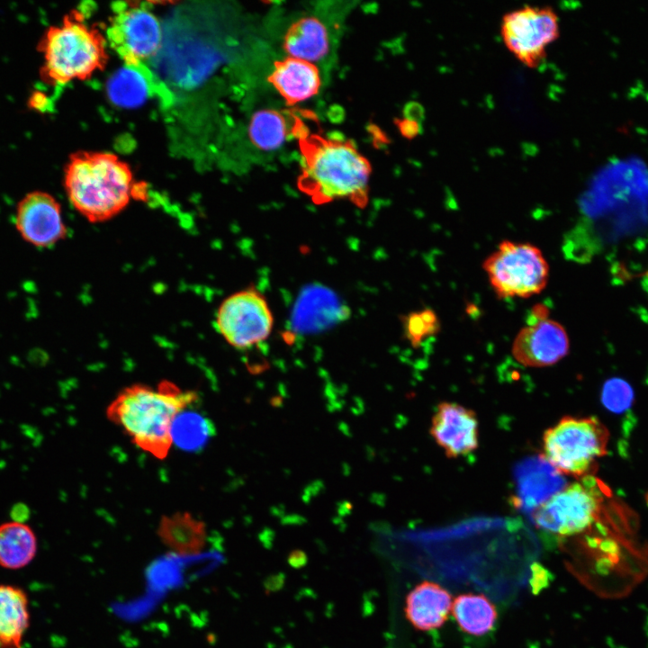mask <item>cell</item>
Listing matches in <instances>:
<instances>
[{
  "instance_id": "obj_10",
  "label": "cell",
  "mask_w": 648,
  "mask_h": 648,
  "mask_svg": "<svg viewBox=\"0 0 648 648\" xmlns=\"http://www.w3.org/2000/svg\"><path fill=\"white\" fill-rule=\"evenodd\" d=\"M112 47L125 64L140 65L160 48L162 29L158 18L141 4L117 10L108 32Z\"/></svg>"
},
{
  "instance_id": "obj_20",
  "label": "cell",
  "mask_w": 648,
  "mask_h": 648,
  "mask_svg": "<svg viewBox=\"0 0 648 648\" xmlns=\"http://www.w3.org/2000/svg\"><path fill=\"white\" fill-rule=\"evenodd\" d=\"M36 553L35 533L25 522L12 520L0 525V566L22 568L33 560Z\"/></svg>"
},
{
  "instance_id": "obj_22",
  "label": "cell",
  "mask_w": 648,
  "mask_h": 648,
  "mask_svg": "<svg viewBox=\"0 0 648 648\" xmlns=\"http://www.w3.org/2000/svg\"><path fill=\"white\" fill-rule=\"evenodd\" d=\"M549 465L547 462L535 460L525 464L526 469L519 473V497L526 507H538L565 487L561 474Z\"/></svg>"
},
{
  "instance_id": "obj_19",
  "label": "cell",
  "mask_w": 648,
  "mask_h": 648,
  "mask_svg": "<svg viewBox=\"0 0 648 648\" xmlns=\"http://www.w3.org/2000/svg\"><path fill=\"white\" fill-rule=\"evenodd\" d=\"M106 92L114 105L137 108L151 96V80L140 65L124 64L108 79Z\"/></svg>"
},
{
  "instance_id": "obj_9",
  "label": "cell",
  "mask_w": 648,
  "mask_h": 648,
  "mask_svg": "<svg viewBox=\"0 0 648 648\" xmlns=\"http://www.w3.org/2000/svg\"><path fill=\"white\" fill-rule=\"evenodd\" d=\"M216 328L222 338L237 349H249L271 334L274 317L266 297L255 288H247L228 296L216 313Z\"/></svg>"
},
{
  "instance_id": "obj_11",
  "label": "cell",
  "mask_w": 648,
  "mask_h": 648,
  "mask_svg": "<svg viewBox=\"0 0 648 648\" xmlns=\"http://www.w3.org/2000/svg\"><path fill=\"white\" fill-rule=\"evenodd\" d=\"M14 224L23 240L40 248L56 245L68 232L59 202L42 191L31 192L18 202Z\"/></svg>"
},
{
  "instance_id": "obj_14",
  "label": "cell",
  "mask_w": 648,
  "mask_h": 648,
  "mask_svg": "<svg viewBox=\"0 0 648 648\" xmlns=\"http://www.w3.org/2000/svg\"><path fill=\"white\" fill-rule=\"evenodd\" d=\"M451 608L448 591L437 583L424 580L407 594L404 615L415 629L428 631L442 626Z\"/></svg>"
},
{
  "instance_id": "obj_3",
  "label": "cell",
  "mask_w": 648,
  "mask_h": 648,
  "mask_svg": "<svg viewBox=\"0 0 648 648\" xmlns=\"http://www.w3.org/2000/svg\"><path fill=\"white\" fill-rule=\"evenodd\" d=\"M64 188L74 209L92 223L111 220L144 194L130 166L109 152L73 154L65 167Z\"/></svg>"
},
{
  "instance_id": "obj_26",
  "label": "cell",
  "mask_w": 648,
  "mask_h": 648,
  "mask_svg": "<svg viewBox=\"0 0 648 648\" xmlns=\"http://www.w3.org/2000/svg\"><path fill=\"white\" fill-rule=\"evenodd\" d=\"M633 400V389L625 380L611 378L604 383L601 401L608 410L622 413L631 407Z\"/></svg>"
},
{
  "instance_id": "obj_8",
  "label": "cell",
  "mask_w": 648,
  "mask_h": 648,
  "mask_svg": "<svg viewBox=\"0 0 648 648\" xmlns=\"http://www.w3.org/2000/svg\"><path fill=\"white\" fill-rule=\"evenodd\" d=\"M500 33L520 62L536 68L545 58L548 45L559 36V19L551 6L526 4L503 15Z\"/></svg>"
},
{
  "instance_id": "obj_27",
  "label": "cell",
  "mask_w": 648,
  "mask_h": 648,
  "mask_svg": "<svg viewBox=\"0 0 648 648\" xmlns=\"http://www.w3.org/2000/svg\"><path fill=\"white\" fill-rule=\"evenodd\" d=\"M49 99L42 92H34L29 98V106L34 110L44 112L48 108Z\"/></svg>"
},
{
  "instance_id": "obj_18",
  "label": "cell",
  "mask_w": 648,
  "mask_h": 648,
  "mask_svg": "<svg viewBox=\"0 0 648 648\" xmlns=\"http://www.w3.org/2000/svg\"><path fill=\"white\" fill-rule=\"evenodd\" d=\"M284 49L294 58L308 62L321 59L328 51V32L315 17H304L288 29L284 39Z\"/></svg>"
},
{
  "instance_id": "obj_24",
  "label": "cell",
  "mask_w": 648,
  "mask_h": 648,
  "mask_svg": "<svg viewBox=\"0 0 648 648\" xmlns=\"http://www.w3.org/2000/svg\"><path fill=\"white\" fill-rule=\"evenodd\" d=\"M284 117L274 110L256 112L250 121L248 135L252 143L263 150L279 148L288 136Z\"/></svg>"
},
{
  "instance_id": "obj_23",
  "label": "cell",
  "mask_w": 648,
  "mask_h": 648,
  "mask_svg": "<svg viewBox=\"0 0 648 648\" xmlns=\"http://www.w3.org/2000/svg\"><path fill=\"white\" fill-rule=\"evenodd\" d=\"M214 434V425L208 418L187 410L176 416L171 428L172 442L188 452L201 450Z\"/></svg>"
},
{
  "instance_id": "obj_6",
  "label": "cell",
  "mask_w": 648,
  "mask_h": 648,
  "mask_svg": "<svg viewBox=\"0 0 648 648\" xmlns=\"http://www.w3.org/2000/svg\"><path fill=\"white\" fill-rule=\"evenodd\" d=\"M482 267L500 298H528L540 293L548 282V263L529 243L502 241Z\"/></svg>"
},
{
  "instance_id": "obj_15",
  "label": "cell",
  "mask_w": 648,
  "mask_h": 648,
  "mask_svg": "<svg viewBox=\"0 0 648 648\" xmlns=\"http://www.w3.org/2000/svg\"><path fill=\"white\" fill-rule=\"evenodd\" d=\"M268 80L289 105L310 98L318 93L320 86V77L316 66L292 57L275 62Z\"/></svg>"
},
{
  "instance_id": "obj_21",
  "label": "cell",
  "mask_w": 648,
  "mask_h": 648,
  "mask_svg": "<svg viewBox=\"0 0 648 648\" xmlns=\"http://www.w3.org/2000/svg\"><path fill=\"white\" fill-rule=\"evenodd\" d=\"M451 612L459 627L472 635L489 633L497 619L495 606L482 594L457 596L452 603Z\"/></svg>"
},
{
  "instance_id": "obj_2",
  "label": "cell",
  "mask_w": 648,
  "mask_h": 648,
  "mask_svg": "<svg viewBox=\"0 0 648 648\" xmlns=\"http://www.w3.org/2000/svg\"><path fill=\"white\" fill-rule=\"evenodd\" d=\"M198 400L169 381L157 387L133 384L123 389L107 409L108 418L120 426L131 441L158 459L172 446L171 428L176 416Z\"/></svg>"
},
{
  "instance_id": "obj_7",
  "label": "cell",
  "mask_w": 648,
  "mask_h": 648,
  "mask_svg": "<svg viewBox=\"0 0 648 648\" xmlns=\"http://www.w3.org/2000/svg\"><path fill=\"white\" fill-rule=\"evenodd\" d=\"M604 496L592 476L579 479L553 494L533 512L535 525L549 533L571 536L588 529L598 518Z\"/></svg>"
},
{
  "instance_id": "obj_4",
  "label": "cell",
  "mask_w": 648,
  "mask_h": 648,
  "mask_svg": "<svg viewBox=\"0 0 648 648\" xmlns=\"http://www.w3.org/2000/svg\"><path fill=\"white\" fill-rule=\"evenodd\" d=\"M38 50L44 59L41 78L51 85L86 79L102 69L107 59L103 35L78 12L66 15L60 24L50 26Z\"/></svg>"
},
{
  "instance_id": "obj_12",
  "label": "cell",
  "mask_w": 648,
  "mask_h": 648,
  "mask_svg": "<svg viewBox=\"0 0 648 648\" xmlns=\"http://www.w3.org/2000/svg\"><path fill=\"white\" fill-rule=\"evenodd\" d=\"M569 347V338L563 326L545 319L522 328L513 341L511 352L525 366L544 367L562 359Z\"/></svg>"
},
{
  "instance_id": "obj_16",
  "label": "cell",
  "mask_w": 648,
  "mask_h": 648,
  "mask_svg": "<svg viewBox=\"0 0 648 648\" xmlns=\"http://www.w3.org/2000/svg\"><path fill=\"white\" fill-rule=\"evenodd\" d=\"M158 534L166 547L182 555L200 554L208 538L205 524L188 512L163 517Z\"/></svg>"
},
{
  "instance_id": "obj_28",
  "label": "cell",
  "mask_w": 648,
  "mask_h": 648,
  "mask_svg": "<svg viewBox=\"0 0 648 648\" xmlns=\"http://www.w3.org/2000/svg\"><path fill=\"white\" fill-rule=\"evenodd\" d=\"M549 309L544 304H536L531 310V312L527 318V323L537 322L545 319H548Z\"/></svg>"
},
{
  "instance_id": "obj_25",
  "label": "cell",
  "mask_w": 648,
  "mask_h": 648,
  "mask_svg": "<svg viewBox=\"0 0 648 648\" xmlns=\"http://www.w3.org/2000/svg\"><path fill=\"white\" fill-rule=\"evenodd\" d=\"M440 329V321L431 309L413 311L403 318V331L412 346H419Z\"/></svg>"
},
{
  "instance_id": "obj_5",
  "label": "cell",
  "mask_w": 648,
  "mask_h": 648,
  "mask_svg": "<svg viewBox=\"0 0 648 648\" xmlns=\"http://www.w3.org/2000/svg\"><path fill=\"white\" fill-rule=\"evenodd\" d=\"M608 436L597 418L563 417L544 433L541 456L559 474L581 479L593 475Z\"/></svg>"
},
{
  "instance_id": "obj_29",
  "label": "cell",
  "mask_w": 648,
  "mask_h": 648,
  "mask_svg": "<svg viewBox=\"0 0 648 648\" xmlns=\"http://www.w3.org/2000/svg\"><path fill=\"white\" fill-rule=\"evenodd\" d=\"M11 513L13 520L24 522L25 518L29 516V508L24 504H16L13 507Z\"/></svg>"
},
{
  "instance_id": "obj_13",
  "label": "cell",
  "mask_w": 648,
  "mask_h": 648,
  "mask_svg": "<svg viewBox=\"0 0 648 648\" xmlns=\"http://www.w3.org/2000/svg\"><path fill=\"white\" fill-rule=\"evenodd\" d=\"M479 423L473 410L455 402L437 405L430 434L449 458L464 456L477 449Z\"/></svg>"
},
{
  "instance_id": "obj_1",
  "label": "cell",
  "mask_w": 648,
  "mask_h": 648,
  "mask_svg": "<svg viewBox=\"0 0 648 648\" xmlns=\"http://www.w3.org/2000/svg\"><path fill=\"white\" fill-rule=\"evenodd\" d=\"M292 132L298 137L302 155L298 187L318 203L347 199L359 207L367 202L371 166L355 145L339 138L309 134L294 118Z\"/></svg>"
},
{
  "instance_id": "obj_17",
  "label": "cell",
  "mask_w": 648,
  "mask_h": 648,
  "mask_svg": "<svg viewBox=\"0 0 648 648\" xmlns=\"http://www.w3.org/2000/svg\"><path fill=\"white\" fill-rule=\"evenodd\" d=\"M29 619L24 591L14 586L0 585V646L21 648Z\"/></svg>"
}]
</instances>
